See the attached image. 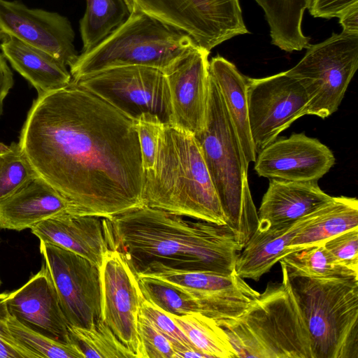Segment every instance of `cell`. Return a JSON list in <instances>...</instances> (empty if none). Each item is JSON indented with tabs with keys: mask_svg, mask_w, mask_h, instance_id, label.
<instances>
[{
	"mask_svg": "<svg viewBox=\"0 0 358 358\" xmlns=\"http://www.w3.org/2000/svg\"><path fill=\"white\" fill-rule=\"evenodd\" d=\"M39 249L69 325L95 326L101 320L100 267L54 245L40 241Z\"/></svg>",
	"mask_w": 358,
	"mask_h": 358,
	"instance_id": "cell-11",
	"label": "cell"
},
{
	"mask_svg": "<svg viewBox=\"0 0 358 358\" xmlns=\"http://www.w3.org/2000/svg\"><path fill=\"white\" fill-rule=\"evenodd\" d=\"M248 119L256 153L275 141L305 111L309 96L286 71L261 78H247Z\"/></svg>",
	"mask_w": 358,
	"mask_h": 358,
	"instance_id": "cell-12",
	"label": "cell"
},
{
	"mask_svg": "<svg viewBox=\"0 0 358 358\" xmlns=\"http://www.w3.org/2000/svg\"><path fill=\"white\" fill-rule=\"evenodd\" d=\"M6 59L38 93L58 90L72 80L66 66L48 52L6 35L0 44Z\"/></svg>",
	"mask_w": 358,
	"mask_h": 358,
	"instance_id": "cell-23",
	"label": "cell"
},
{
	"mask_svg": "<svg viewBox=\"0 0 358 358\" xmlns=\"http://www.w3.org/2000/svg\"><path fill=\"white\" fill-rule=\"evenodd\" d=\"M13 85V73L5 57L2 52H0V117L3 114L4 99Z\"/></svg>",
	"mask_w": 358,
	"mask_h": 358,
	"instance_id": "cell-39",
	"label": "cell"
},
{
	"mask_svg": "<svg viewBox=\"0 0 358 358\" xmlns=\"http://www.w3.org/2000/svg\"><path fill=\"white\" fill-rule=\"evenodd\" d=\"M68 199L38 176L0 201V229L20 231L64 213L72 214Z\"/></svg>",
	"mask_w": 358,
	"mask_h": 358,
	"instance_id": "cell-20",
	"label": "cell"
},
{
	"mask_svg": "<svg viewBox=\"0 0 358 358\" xmlns=\"http://www.w3.org/2000/svg\"><path fill=\"white\" fill-rule=\"evenodd\" d=\"M194 136L227 217V225L244 247L259 224L248 182L249 164L210 76L205 126Z\"/></svg>",
	"mask_w": 358,
	"mask_h": 358,
	"instance_id": "cell-5",
	"label": "cell"
},
{
	"mask_svg": "<svg viewBox=\"0 0 358 358\" xmlns=\"http://www.w3.org/2000/svg\"><path fill=\"white\" fill-rule=\"evenodd\" d=\"M210 51L196 45L166 70L171 96L169 124L196 135L205 126L209 93Z\"/></svg>",
	"mask_w": 358,
	"mask_h": 358,
	"instance_id": "cell-17",
	"label": "cell"
},
{
	"mask_svg": "<svg viewBox=\"0 0 358 358\" xmlns=\"http://www.w3.org/2000/svg\"><path fill=\"white\" fill-rule=\"evenodd\" d=\"M164 124L158 116L148 113L141 114L136 120L144 171L151 169L154 166L159 138Z\"/></svg>",
	"mask_w": 358,
	"mask_h": 358,
	"instance_id": "cell-35",
	"label": "cell"
},
{
	"mask_svg": "<svg viewBox=\"0 0 358 358\" xmlns=\"http://www.w3.org/2000/svg\"><path fill=\"white\" fill-rule=\"evenodd\" d=\"M323 245L338 264L358 272V227L335 236Z\"/></svg>",
	"mask_w": 358,
	"mask_h": 358,
	"instance_id": "cell-36",
	"label": "cell"
},
{
	"mask_svg": "<svg viewBox=\"0 0 358 358\" xmlns=\"http://www.w3.org/2000/svg\"><path fill=\"white\" fill-rule=\"evenodd\" d=\"M139 313L148 319L169 341L175 352V358H180L181 355L188 350L200 351L166 312L144 297L141 301Z\"/></svg>",
	"mask_w": 358,
	"mask_h": 358,
	"instance_id": "cell-33",
	"label": "cell"
},
{
	"mask_svg": "<svg viewBox=\"0 0 358 358\" xmlns=\"http://www.w3.org/2000/svg\"><path fill=\"white\" fill-rule=\"evenodd\" d=\"M1 279H0V286H1Z\"/></svg>",
	"mask_w": 358,
	"mask_h": 358,
	"instance_id": "cell-42",
	"label": "cell"
},
{
	"mask_svg": "<svg viewBox=\"0 0 358 358\" xmlns=\"http://www.w3.org/2000/svg\"><path fill=\"white\" fill-rule=\"evenodd\" d=\"M38 176L18 142L9 145L0 142V201Z\"/></svg>",
	"mask_w": 358,
	"mask_h": 358,
	"instance_id": "cell-31",
	"label": "cell"
},
{
	"mask_svg": "<svg viewBox=\"0 0 358 358\" xmlns=\"http://www.w3.org/2000/svg\"><path fill=\"white\" fill-rule=\"evenodd\" d=\"M279 262L284 264L290 278H358V272L338 264L323 245L290 252Z\"/></svg>",
	"mask_w": 358,
	"mask_h": 358,
	"instance_id": "cell-28",
	"label": "cell"
},
{
	"mask_svg": "<svg viewBox=\"0 0 358 358\" xmlns=\"http://www.w3.org/2000/svg\"><path fill=\"white\" fill-rule=\"evenodd\" d=\"M306 50L286 73L298 80L308 94L305 115L324 119L338 110L358 68V34H334Z\"/></svg>",
	"mask_w": 358,
	"mask_h": 358,
	"instance_id": "cell-8",
	"label": "cell"
},
{
	"mask_svg": "<svg viewBox=\"0 0 358 358\" xmlns=\"http://www.w3.org/2000/svg\"><path fill=\"white\" fill-rule=\"evenodd\" d=\"M289 280L314 358H358V278Z\"/></svg>",
	"mask_w": 358,
	"mask_h": 358,
	"instance_id": "cell-7",
	"label": "cell"
},
{
	"mask_svg": "<svg viewBox=\"0 0 358 358\" xmlns=\"http://www.w3.org/2000/svg\"><path fill=\"white\" fill-rule=\"evenodd\" d=\"M69 332L85 358H136L101 320L91 328L69 325Z\"/></svg>",
	"mask_w": 358,
	"mask_h": 358,
	"instance_id": "cell-29",
	"label": "cell"
},
{
	"mask_svg": "<svg viewBox=\"0 0 358 358\" xmlns=\"http://www.w3.org/2000/svg\"><path fill=\"white\" fill-rule=\"evenodd\" d=\"M101 320L137 358V321L143 298L138 279L121 252L110 249L100 266Z\"/></svg>",
	"mask_w": 358,
	"mask_h": 358,
	"instance_id": "cell-13",
	"label": "cell"
},
{
	"mask_svg": "<svg viewBox=\"0 0 358 358\" xmlns=\"http://www.w3.org/2000/svg\"><path fill=\"white\" fill-rule=\"evenodd\" d=\"M8 296V293L0 294V358H38L35 353L16 340L9 329Z\"/></svg>",
	"mask_w": 358,
	"mask_h": 358,
	"instance_id": "cell-37",
	"label": "cell"
},
{
	"mask_svg": "<svg viewBox=\"0 0 358 358\" xmlns=\"http://www.w3.org/2000/svg\"><path fill=\"white\" fill-rule=\"evenodd\" d=\"M109 220L111 249L122 254L136 277L162 270L229 275L243 248L227 224L147 206Z\"/></svg>",
	"mask_w": 358,
	"mask_h": 358,
	"instance_id": "cell-2",
	"label": "cell"
},
{
	"mask_svg": "<svg viewBox=\"0 0 358 358\" xmlns=\"http://www.w3.org/2000/svg\"><path fill=\"white\" fill-rule=\"evenodd\" d=\"M317 210L292 223L257 226L237 257L236 273L243 279L258 281L286 255L292 239L313 220Z\"/></svg>",
	"mask_w": 358,
	"mask_h": 358,
	"instance_id": "cell-22",
	"label": "cell"
},
{
	"mask_svg": "<svg viewBox=\"0 0 358 358\" xmlns=\"http://www.w3.org/2000/svg\"><path fill=\"white\" fill-rule=\"evenodd\" d=\"M335 162L332 151L318 139L293 133L277 138L257 154L255 170L268 179L318 181Z\"/></svg>",
	"mask_w": 358,
	"mask_h": 358,
	"instance_id": "cell-16",
	"label": "cell"
},
{
	"mask_svg": "<svg viewBox=\"0 0 358 358\" xmlns=\"http://www.w3.org/2000/svg\"><path fill=\"white\" fill-rule=\"evenodd\" d=\"M6 34L0 29V44H1V42L2 41V40L6 36Z\"/></svg>",
	"mask_w": 358,
	"mask_h": 358,
	"instance_id": "cell-41",
	"label": "cell"
},
{
	"mask_svg": "<svg viewBox=\"0 0 358 358\" xmlns=\"http://www.w3.org/2000/svg\"><path fill=\"white\" fill-rule=\"evenodd\" d=\"M0 29L48 52L66 66L73 65L79 55L70 21L57 13L30 8L17 0H0Z\"/></svg>",
	"mask_w": 358,
	"mask_h": 358,
	"instance_id": "cell-15",
	"label": "cell"
},
{
	"mask_svg": "<svg viewBox=\"0 0 358 358\" xmlns=\"http://www.w3.org/2000/svg\"><path fill=\"white\" fill-rule=\"evenodd\" d=\"M75 83L134 120L148 113L158 116L164 124L171 123L169 89L166 76L159 69L144 66H120Z\"/></svg>",
	"mask_w": 358,
	"mask_h": 358,
	"instance_id": "cell-10",
	"label": "cell"
},
{
	"mask_svg": "<svg viewBox=\"0 0 358 358\" xmlns=\"http://www.w3.org/2000/svg\"><path fill=\"white\" fill-rule=\"evenodd\" d=\"M7 306L10 314L24 324L57 341L71 343L69 324L43 264L25 284L8 293Z\"/></svg>",
	"mask_w": 358,
	"mask_h": 358,
	"instance_id": "cell-18",
	"label": "cell"
},
{
	"mask_svg": "<svg viewBox=\"0 0 358 358\" xmlns=\"http://www.w3.org/2000/svg\"><path fill=\"white\" fill-rule=\"evenodd\" d=\"M358 0H310L308 9L314 17L330 19L339 15Z\"/></svg>",
	"mask_w": 358,
	"mask_h": 358,
	"instance_id": "cell-38",
	"label": "cell"
},
{
	"mask_svg": "<svg viewBox=\"0 0 358 358\" xmlns=\"http://www.w3.org/2000/svg\"><path fill=\"white\" fill-rule=\"evenodd\" d=\"M18 143L72 215L110 218L143 206L136 120L79 84L38 93Z\"/></svg>",
	"mask_w": 358,
	"mask_h": 358,
	"instance_id": "cell-1",
	"label": "cell"
},
{
	"mask_svg": "<svg viewBox=\"0 0 358 358\" xmlns=\"http://www.w3.org/2000/svg\"><path fill=\"white\" fill-rule=\"evenodd\" d=\"M137 279L144 299L167 314L182 316L199 313L195 301L182 288L156 278L141 276Z\"/></svg>",
	"mask_w": 358,
	"mask_h": 358,
	"instance_id": "cell-30",
	"label": "cell"
},
{
	"mask_svg": "<svg viewBox=\"0 0 358 358\" xmlns=\"http://www.w3.org/2000/svg\"><path fill=\"white\" fill-rule=\"evenodd\" d=\"M87 8L80 21L83 52H87L122 24L131 13L127 0H86Z\"/></svg>",
	"mask_w": 358,
	"mask_h": 358,
	"instance_id": "cell-26",
	"label": "cell"
},
{
	"mask_svg": "<svg viewBox=\"0 0 358 358\" xmlns=\"http://www.w3.org/2000/svg\"><path fill=\"white\" fill-rule=\"evenodd\" d=\"M317 180L287 181L269 179L257 212L259 227L294 222L331 199Z\"/></svg>",
	"mask_w": 358,
	"mask_h": 358,
	"instance_id": "cell-21",
	"label": "cell"
},
{
	"mask_svg": "<svg viewBox=\"0 0 358 358\" xmlns=\"http://www.w3.org/2000/svg\"><path fill=\"white\" fill-rule=\"evenodd\" d=\"M169 315L194 346L208 358L236 357L226 332L215 320L199 312L182 316Z\"/></svg>",
	"mask_w": 358,
	"mask_h": 358,
	"instance_id": "cell-27",
	"label": "cell"
},
{
	"mask_svg": "<svg viewBox=\"0 0 358 358\" xmlns=\"http://www.w3.org/2000/svg\"><path fill=\"white\" fill-rule=\"evenodd\" d=\"M8 324L14 336L38 358H85L73 343H65L46 336L24 324L10 314Z\"/></svg>",
	"mask_w": 358,
	"mask_h": 358,
	"instance_id": "cell-32",
	"label": "cell"
},
{
	"mask_svg": "<svg viewBox=\"0 0 358 358\" xmlns=\"http://www.w3.org/2000/svg\"><path fill=\"white\" fill-rule=\"evenodd\" d=\"M127 19L104 40L79 55L70 66L72 81L112 68L144 66L164 72L198 45L183 31L131 5Z\"/></svg>",
	"mask_w": 358,
	"mask_h": 358,
	"instance_id": "cell-6",
	"label": "cell"
},
{
	"mask_svg": "<svg viewBox=\"0 0 358 358\" xmlns=\"http://www.w3.org/2000/svg\"><path fill=\"white\" fill-rule=\"evenodd\" d=\"M209 73L215 83L236 131L245 160L255 162L248 108L247 78L236 66L220 55L209 61Z\"/></svg>",
	"mask_w": 358,
	"mask_h": 358,
	"instance_id": "cell-24",
	"label": "cell"
},
{
	"mask_svg": "<svg viewBox=\"0 0 358 358\" xmlns=\"http://www.w3.org/2000/svg\"><path fill=\"white\" fill-rule=\"evenodd\" d=\"M343 32L358 34V2L344 10L338 17Z\"/></svg>",
	"mask_w": 358,
	"mask_h": 358,
	"instance_id": "cell-40",
	"label": "cell"
},
{
	"mask_svg": "<svg viewBox=\"0 0 358 358\" xmlns=\"http://www.w3.org/2000/svg\"><path fill=\"white\" fill-rule=\"evenodd\" d=\"M145 276L159 278L182 288L195 301L200 313L217 323L237 318L260 294L236 271L222 275L162 270Z\"/></svg>",
	"mask_w": 358,
	"mask_h": 358,
	"instance_id": "cell-14",
	"label": "cell"
},
{
	"mask_svg": "<svg viewBox=\"0 0 358 358\" xmlns=\"http://www.w3.org/2000/svg\"><path fill=\"white\" fill-rule=\"evenodd\" d=\"M280 283L268 285L223 328L236 357L314 358L311 338L284 264Z\"/></svg>",
	"mask_w": 358,
	"mask_h": 358,
	"instance_id": "cell-4",
	"label": "cell"
},
{
	"mask_svg": "<svg viewBox=\"0 0 358 358\" xmlns=\"http://www.w3.org/2000/svg\"><path fill=\"white\" fill-rule=\"evenodd\" d=\"M356 227H358V200L345 196H332L316 210L313 220L292 239L286 255L322 245L335 236Z\"/></svg>",
	"mask_w": 358,
	"mask_h": 358,
	"instance_id": "cell-25",
	"label": "cell"
},
{
	"mask_svg": "<svg viewBox=\"0 0 358 358\" xmlns=\"http://www.w3.org/2000/svg\"><path fill=\"white\" fill-rule=\"evenodd\" d=\"M140 10L189 35L210 50L248 34L239 0H127Z\"/></svg>",
	"mask_w": 358,
	"mask_h": 358,
	"instance_id": "cell-9",
	"label": "cell"
},
{
	"mask_svg": "<svg viewBox=\"0 0 358 358\" xmlns=\"http://www.w3.org/2000/svg\"><path fill=\"white\" fill-rule=\"evenodd\" d=\"M137 358H175V352L169 341L148 319L140 313L137 321Z\"/></svg>",
	"mask_w": 358,
	"mask_h": 358,
	"instance_id": "cell-34",
	"label": "cell"
},
{
	"mask_svg": "<svg viewBox=\"0 0 358 358\" xmlns=\"http://www.w3.org/2000/svg\"><path fill=\"white\" fill-rule=\"evenodd\" d=\"M40 241L74 252L101 265L111 249L109 218L64 213L44 220L31 229Z\"/></svg>",
	"mask_w": 358,
	"mask_h": 358,
	"instance_id": "cell-19",
	"label": "cell"
},
{
	"mask_svg": "<svg viewBox=\"0 0 358 358\" xmlns=\"http://www.w3.org/2000/svg\"><path fill=\"white\" fill-rule=\"evenodd\" d=\"M143 206L227 224L217 191L194 135L164 124L153 167L144 171Z\"/></svg>",
	"mask_w": 358,
	"mask_h": 358,
	"instance_id": "cell-3",
	"label": "cell"
}]
</instances>
